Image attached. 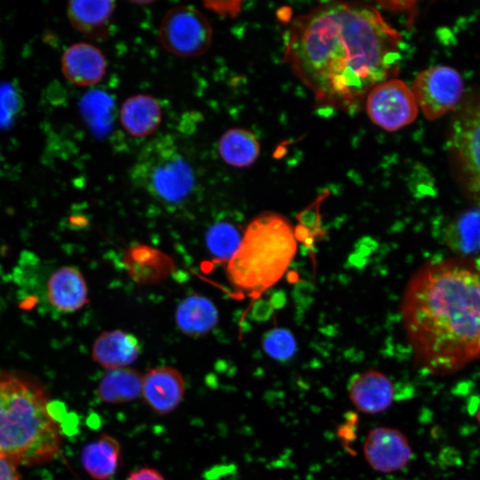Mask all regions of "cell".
I'll list each match as a JSON object with an SVG mask.
<instances>
[{"label":"cell","instance_id":"5","mask_svg":"<svg viewBox=\"0 0 480 480\" xmlns=\"http://www.w3.org/2000/svg\"><path fill=\"white\" fill-rule=\"evenodd\" d=\"M129 174L134 186L167 207L185 204L196 186L193 166L170 135L147 143Z\"/></svg>","mask_w":480,"mask_h":480},{"label":"cell","instance_id":"31","mask_svg":"<svg viewBox=\"0 0 480 480\" xmlns=\"http://www.w3.org/2000/svg\"><path fill=\"white\" fill-rule=\"evenodd\" d=\"M476 420H477L478 425L480 427V408L478 409V411L476 412Z\"/></svg>","mask_w":480,"mask_h":480},{"label":"cell","instance_id":"18","mask_svg":"<svg viewBox=\"0 0 480 480\" xmlns=\"http://www.w3.org/2000/svg\"><path fill=\"white\" fill-rule=\"evenodd\" d=\"M175 321L186 335L200 337L210 332L218 324L219 312L208 298L191 294L177 306Z\"/></svg>","mask_w":480,"mask_h":480},{"label":"cell","instance_id":"7","mask_svg":"<svg viewBox=\"0 0 480 480\" xmlns=\"http://www.w3.org/2000/svg\"><path fill=\"white\" fill-rule=\"evenodd\" d=\"M450 147L463 187L480 204V98L470 100L456 116Z\"/></svg>","mask_w":480,"mask_h":480},{"label":"cell","instance_id":"15","mask_svg":"<svg viewBox=\"0 0 480 480\" xmlns=\"http://www.w3.org/2000/svg\"><path fill=\"white\" fill-rule=\"evenodd\" d=\"M141 346L132 333L122 330L101 332L94 340L92 357L107 370L126 368L140 356Z\"/></svg>","mask_w":480,"mask_h":480},{"label":"cell","instance_id":"30","mask_svg":"<svg viewBox=\"0 0 480 480\" xmlns=\"http://www.w3.org/2000/svg\"><path fill=\"white\" fill-rule=\"evenodd\" d=\"M379 4H381L384 8L390 11H403V10L412 8L414 2L392 1V2H380Z\"/></svg>","mask_w":480,"mask_h":480},{"label":"cell","instance_id":"17","mask_svg":"<svg viewBox=\"0 0 480 480\" xmlns=\"http://www.w3.org/2000/svg\"><path fill=\"white\" fill-rule=\"evenodd\" d=\"M162 116L159 102L147 94H136L127 98L119 113L124 131L139 139L153 134L162 122Z\"/></svg>","mask_w":480,"mask_h":480},{"label":"cell","instance_id":"20","mask_svg":"<svg viewBox=\"0 0 480 480\" xmlns=\"http://www.w3.org/2000/svg\"><path fill=\"white\" fill-rule=\"evenodd\" d=\"M444 239L455 253L469 256L480 252V208L468 209L445 228Z\"/></svg>","mask_w":480,"mask_h":480},{"label":"cell","instance_id":"14","mask_svg":"<svg viewBox=\"0 0 480 480\" xmlns=\"http://www.w3.org/2000/svg\"><path fill=\"white\" fill-rule=\"evenodd\" d=\"M65 78L78 86H91L100 82L107 71V60L97 46L88 43L69 45L61 58Z\"/></svg>","mask_w":480,"mask_h":480},{"label":"cell","instance_id":"22","mask_svg":"<svg viewBox=\"0 0 480 480\" xmlns=\"http://www.w3.org/2000/svg\"><path fill=\"white\" fill-rule=\"evenodd\" d=\"M120 444L113 436L103 434L85 445L82 463L94 479L107 480L116 473L120 460Z\"/></svg>","mask_w":480,"mask_h":480},{"label":"cell","instance_id":"26","mask_svg":"<svg viewBox=\"0 0 480 480\" xmlns=\"http://www.w3.org/2000/svg\"><path fill=\"white\" fill-rule=\"evenodd\" d=\"M21 108V96L10 83L0 84V128L12 124Z\"/></svg>","mask_w":480,"mask_h":480},{"label":"cell","instance_id":"6","mask_svg":"<svg viewBox=\"0 0 480 480\" xmlns=\"http://www.w3.org/2000/svg\"><path fill=\"white\" fill-rule=\"evenodd\" d=\"M161 45L179 57H196L212 44V29L205 16L190 5L175 6L164 15L158 30Z\"/></svg>","mask_w":480,"mask_h":480},{"label":"cell","instance_id":"13","mask_svg":"<svg viewBox=\"0 0 480 480\" xmlns=\"http://www.w3.org/2000/svg\"><path fill=\"white\" fill-rule=\"evenodd\" d=\"M46 299L60 313H73L89 301L88 287L81 271L73 266L55 269L46 282Z\"/></svg>","mask_w":480,"mask_h":480},{"label":"cell","instance_id":"12","mask_svg":"<svg viewBox=\"0 0 480 480\" xmlns=\"http://www.w3.org/2000/svg\"><path fill=\"white\" fill-rule=\"evenodd\" d=\"M348 397L357 411L377 414L393 403L395 388L382 372L369 369L353 377L348 384Z\"/></svg>","mask_w":480,"mask_h":480},{"label":"cell","instance_id":"4","mask_svg":"<svg viewBox=\"0 0 480 480\" xmlns=\"http://www.w3.org/2000/svg\"><path fill=\"white\" fill-rule=\"evenodd\" d=\"M297 251L295 231L284 216L263 212L244 230L238 249L228 261L230 284L251 296H258L276 284Z\"/></svg>","mask_w":480,"mask_h":480},{"label":"cell","instance_id":"3","mask_svg":"<svg viewBox=\"0 0 480 480\" xmlns=\"http://www.w3.org/2000/svg\"><path fill=\"white\" fill-rule=\"evenodd\" d=\"M49 397L34 379L0 371V456L32 466L52 460L62 433Z\"/></svg>","mask_w":480,"mask_h":480},{"label":"cell","instance_id":"23","mask_svg":"<svg viewBox=\"0 0 480 480\" xmlns=\"http://www.w3.org/2000/svg\"><path fill=\"white\" fill-rule=\"evenodd\" d=\"M143 375L132 368L108 370L99 382L97 395L108 404H123L141 394Z\"/></svg>","mask_w":480,"mask_h":480},{"label":"cell","instance_id":"9","mask_svg":"<svg viewBox=\"0 0 480 480\" xmlns=\"http://www.w3.org/2000/svg\"><path fill=\"white\" fill-rule=\"evenodd\" d=\"M365 107L371 120L390 132L412 124L419 112L412 89L397 78L374 86L366 97Z\"/></svg>","mask_w":480,"mask_h":480},{"label":"cell","instance_id":"10","mask_svg":"<svg viewBox=\"0 0 480 480\" xmlns=\"http://www.w3.org/2000/svg\"><path fill=\"white\" fill-rule=\"evenodd\" d=\"M363 451L370 467L383 474L404 468L412 458L406 436L401 430L387 426L375 427L367 433Z\"/></svg>","mask_w":480,"mask_h":480},{"label":"cell","instance_id":"25","mask_svg":"<svg viewBox=\"0 0 480 480\" xmlns=\"http://www.w3.org/2000/svg\"><path fill=\"white\" fill-rule=\"evenodd\" d=\"M262 347L268 356L280 362L292 358L297 350L293 334L284 328H275L265 333Z\"/></svg>","mask_w":480,"mask_h":480},{"label":"cell","instance_id":"27","mask_svg":"<svg viewBox=\"0 0 480 480\" xmlns=\"http://www.w3.org/2000/svg\"><path fill=\"white\" fill-rule=\"evenodd\" d=\"M204 4L220 15L235 17L241 11L242 2H204Z\"/></svg>","mask_w":480,"mask_h":480},{"label":"cell","instance_id":"24","mask_svg":"<svg viewBox=\"0 0 480 480\" xmlns=\"http://www.w3.org/2000/svg\"><path fill=\"white\" fill-rule=\"evenodd\" d=\"M242 236L236 225L220 220L208 228L205 243L208 251L215 259L228 261L238 249Z\"/></svg>","mask_w":480,"mask_h":480},{"label":"cell","instance_id":"29","mask_svg":"<svg viewBox=\"0 0 480 480\" xmlns=\"http://www.w3.org/2000/svg\"><path fill=\"white\" fill-rule=\"evenodd\" d=\"M126 480H165L164 477L156 469L151 468H141L132 472Z\"/></svg>","mask_w":480,"mask_h":480},{"label":"cell","instance_id":"11","mask_svg":"<svg viewBox=\"0 0 480 480\" xmlns=\"http://www.w3.org/2000/svg\"><path fill=\"white\" fill-rule=\"evenodd\" d=\"M184 393V378L174 367H156L143 375L141 396L157 414H167L175 410L182 401Z\"/></svg>","mask_w":480,"mask_h":480},{"label":"cell","instance_id":"2","mask_svg":"<svg viewBox=\"0 0 480 480\" xmlns=\"http://www.w3.org/2000/svg\"><path fill=\"white\" fill-rule=\"evenodd\" d=\"M400 310L414 362L427 373L450 375L480 359V262L425 263L408 282Z\"/></svg>","mask_w":480,"mask_h":480},{"label":"cell","instance_id":"21","mask_svg":"<svg viewBox=\"0 0 480 480\" xmlns=\"http://www.w3.org/2000/svg\"><path fill=\"white\" fill-rule=\"evenodd\" d=\"M218 151L227 164L236 168H245L258 159L260 145L253 132L236 127L222 133L218 141Z\"/></svg>","mask_w":480,"mask_h":480},{"label":"cell","instance_id":"8","mask_svg":"<svg viewBox=\"0 0 480 480\" xmlns=\"http://www.w3.org/2000/svg\"><path fill=\"white\" fill-rule=\"evenodd\" d=\"M463 88V79L457 69L437 65L420 72L411 89L424 116L435 120L456 107Z\"/></svg>","mask_w":480,"mask_h":480},{"label":"cell","instance_id":"1","mask_svg":"<svg viewBox=\"0 0 480 480\" xmlns=\"http://www.w3.org/2000/svg\"><path fill=\"white\" fill-rule=\"evenodd\" d=\"M401 41L374 6L332 3L292 21L284 57L320 104L355 111L374 86L397 75Z\"/></svg>","mask_w":480,"mask_h":480},{"label":"cell","instance_id":"19","mask_svg":"<svg viewBox=\"0 0 480 480\" xmlns=\"http://www.w3.org/2000/svg\"><path fill=\"white\" fill-rule=\"evenodd\" d=\"M124 264L130 276L141 284L157 283L167 277L173 268L170 257L142 244L133 245L127 250Z\"/></svg>","mask_w":480,"mask_h":480},{"label":"cell","instance_id":"16","mask_svg":"<svg viewBox=\"0 0 480 480\" xmlns=\"http://www.w3.org/2000/svg\"><path fill=\"white\" fill-rule=\"evenodd\" d=\"M115 8V2L109 0L71 1L67 6V15L75 29L91 39L100 40L108 35Z\"/></svg>","mask_w":480,"mask_h":480},{"label":"cell","instance_id":"28","mask_svg":"<svg viewBox=\"0 0 480 480\" xmlns=\"http://www.w3.org/2000/svg\"><path fill=\"white\" fill-rule=\"evenodd\" d=\"M0 480H20L17 465L0 456Z\"/></svg>","mask_w":480,"mask_h":480}]
</instances>
